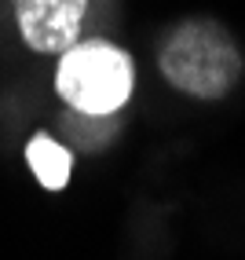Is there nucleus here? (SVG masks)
<instances>
[{
    "mask_svg": "<svg viewBox=\"0 0 245 260\" xmlns=\"http://www.w3.org/2000/svg\"><path fill=\"white\" fill-rule=\"evenodd\" d=\"M22 158L33 172V180H37L48 194H59V190H66L69 180H74V150L62 140H55V136H48V132L29 136Z\"/></svg>",
    "mask_w": 245,
    "mask_h": 260,
    "instance_id": "20e7f679",
    "label": "nucleus"
},
{
    "mask_svg": "<svg viewBox=\"0 0 245 260\" xmlns=\"http://www.w3.org/2000/svg\"><path fill=\"white\" fill-rule=\"evenodd\" d=\"M15 29L33 55H62L81 41L88 0H11Z\"/></svg>",
    "mask_w": 245,
    "mask_h": 260,
    "instance_id": "7ed1b4c3",
    "label": "nucleus"
},
{
    "mask_svg": "<svg viewBox=\"0 0 245 260\" xmlns=\"http://www.w3.org/2000/svg\"><path fill=\"white\" fill-rule=\"evenodd\" d=\"M51 84L69 114L117 117L135 95V59L114 41L81 37L55 55Z\"/></svg>",
    "mask_w": 245,
    "mask_h": 260,
    "instance_id": "f03ea898",
    "label": "nucleus"
},
{
    "mask_svg": "<svg viewBox=\"0 0 245 260\" xmlns=\"http://www.w3.org/2000/svg\"><path fill=\"white\" fill-rule=\"evenodd\" d=\"M157 70L176 92L216 103L241 81V51L220 22L190 19L180 22L157 48Z\"/></svg>",
    "mask_w": 245,
    "mask_h": 260,
    "instance_id": "f257e3e1",
    "label": "nucleus"
}]
</instances>
